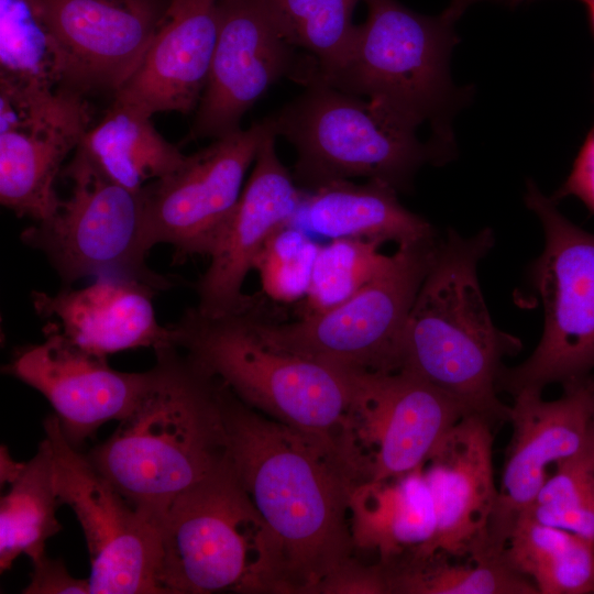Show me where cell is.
<instances>
[{
    "label": "cell",
    "mask_w": 594,
    "mask_h": 594,
    "mask_svg": "<svg viewBox=\"0 0 594 594\" xmlns=\"http://www.w3.org/2000/svg\"><path fill=\"white\" fill-rule=\"evenodd\" d=\"M220 405L229 460L271 538V593H318L352 560L360 477L339 451L254 410L222 382Z\"/></svg>",
    "instance_id": "6da1fadb"
},
{
    "label": "cell",
    "mask_w": 594,
    "mask_h": 594,
    "mask_svg": "<svg viewBox=\"0 0 594 594\" xmlns=\"http://www.w3.org/2000/svg\"><path fill=\"white\" fill-rule=\"evenodd\" d=\"M156 375L132 413L86 455L161 526L173 503L227 458L220 381L176 345L155 350Z\"/></svg>",
    "instance_id": "7a4b0ae2"
},
{
    "label": "cell",
    "mask_w": 594,
    "mask_h": 594,
    "mask_svg": "<svg viewBox=\"0 0 594 594\" xmlns=\"http://www.w3.org/2000/svg\"><path fill=\"white\" fill-rule=\"evenodd\" d=\"M494 244L486 228L464 238L449 230L409 312L398 371L410 373L453 398L466 415L493 427L508 422L510 406L497 396L502 361L521 349L495 327L477 277L479 262Z\"/></svg>",
    "instance_id": "3957f363"
},
{
    "label": "cell",
    "mask_w": 594,
    "mask_h": 594,
    "mask_svg": "<svg viewBox=\"0 0 594 594\" xmlns=\"http://www.w3.org/2000/svg\"><path fill=\"white\" fill-rule=\"evenodd\" d=\"M245 309L210 317L188 308L169 324L174 344L245 405L350 461L358 372L273 349Z\"/></svg>",
    "instance_id": "277c9868"
},
{
    "label": "cell",
    "mask_w": 594,
    "mask_h": 594,
    "mask_svg": "<svg viewBox=\"0 0 594 594\" xmlns=\"http://www.w3.org/2000/svg\"><path fill=\"white\" fill-rule=\"evenodd\" d=\"M305 86L300 96L264 119L275 136L295 147L292 174L301 189L364 177L407 191L421 165L447 156L433 142L421 143L415 129L367 99L331 86L317 72Z\"/></svg>",
    "instance_id": "5b68a950"
},
{
    "label": "cell",
    "mask_w": 594,
    "mask_h": 594,
    "mask_svg": "<svg viewBox=\"0 0 594 594\" xmlns=\"http://www.w3.org/2000/svg\"><path fill=\"white\" fill-rule=\"evenodd\" d=\"M366 20L350 52L328 79L331 86L369 101L417 129L430 122L435 142L448 152L447 120L455 92L449 59L458 36L446 14L415 12L397 0H362Z\"/></svg>",
    "instance_id": "8992f818"
},
{
    "label": "cell",
    "mask_w": 594,
    "mask_h": 594,
    "mask_svg": "<svg viewBox=\"0 0 594 594\" xmlns=\"http://www.w3.org/2000/svg\"><path fill=\"white\" fill-rule=\"evenodd\" d=\"M160 532L164 594L271 593L268 530L228 453L173 503Z\"/></svg>",
    "instance_id": "52a82bcc"
},
{
    "label": "cell",
    "mask_w": 594,
    "mask_h": 594,
    "mask_svg": "<svg viewBox=\"0 0 594 594\" xmlns=\"http://www.w3.org/2000/svg\"><path fill=\"white\" fill-rule=\"evenodd\" d=\"M439 238L399 245L388 264L350 298L296 321L245 309L268 346L353 372H397L404 329L437 254Z\"/></svg>",
    "instance_id": "ba28073f"
},
{
    "label": "cell",
    "mask_w": 594,
    "mask_h": 594,
    "mask_svg": "<svg viewBox=\"0 0 594 594\" xmlns=\"http://www.w3.org/2000/svg\"><path fill=\"white\" fill-rule=\"evenodd\" d=\"M539 218L544 246L532 280L544 310L540 341L530 356L504 367L497 388L512 396L587 376L594 370V234L568 220L532 182L525 196Z\"/></svg>",
    "instance_id": "9c48e42d"
},
{
    "label": "cell",
    "mask_w": 594,
    "mask_h": 594,
    "mask_svg": "<svg viewBox=\"0 0 594 594\" xmlns=\"http://www.w3.org/2000/svg\"><path fill=\"white\" fill-rule=\"evenodd\" d=\"M70 195L54 216L21 233L24 244L41 251L63 285L88 276H122L156 290L170 288L169 278L146 265L141 193L107 177L78 146L62 170Z\"/></svg>",
    "instance_id": "30bf717a"
},
{
    "label": "cell",
    "mask_w": 594,
    "mask_h": 594,
    "mask_svg": "<svg viewBox=\"0 0 594 594\" xmlns=\"http://www.w3.org/2000/svg\"><path fill=\"white\" fill-rule=\"evenodd\" d=\"M61 503L76 515L90 556V594H164L160 527L136 509L62 432L43 421Z\"/></svg>",
    "instance_id": "8fae6325"
},
{
    "label": "cell",
    "mask_w": 594,
    "mask_h": 594,
    "mask_svg": "<svg viewBox=\"0 0 594 594\" xmlns=\"http://www.w3.org/2000/svg\"><path fill=\"white\" fill-rule=\"evenodd\" d=\"M268 131L263 120L216 139L187 155L173 173L147 184L141 191L146 249L169 244L178 260L210 256Z\"/></svg>",
    "instance_id": "7c38bea8"
},
{
    "label": "cell",
    "mask_w": 594,
    "mask_h": 594,
    "mask_svg": "<svg viewBox=\"0 0 594 594\" xmlns=\"http://www.w3.org/2000/svg\"><path fill=\"white\" fill-rule=\"evenodd\" d=\"M263 0H219V31L191 139L240 130L243 114L279 78L306 84L316 61L296 58Z\"/></svg>",
    "instance_id": "4fadbf2b"
},
{
    "label": "cell",
    "mask_w": 594,
    "mask_h": 594,
    "mask_svg": "<svg viewBox=\"0 0 594 594\" xmlns=\"http://www.w3.org/2000/svg\"><path fill=\"white\" fill-rule=\"evenodd\" d=\"M465 415L453 398L410 373L358 372L353 444L364 482L397 477L421 466Z\"/></svg>",
    "instance_id": "5bb4252c"
},
{
    "label": "cell",
    "mask_w": 594,
    "mask_h": 594,
    "mask_svg": "<svg viewBox=\"0 0 594 594\" xmlns=\"http://www.w3.org/2000/svg\"><path fill=\"white\" fill-rule=\"evenodd\" d=\"M513 398V433L488 534L490 548L497 554L504 553L515 521L549 477V468L583 450L594 433L592 374L563 384L562 396L554 400H544L536 391Z\"/></svg>",
    "instance_id": "9a60e30c"
},
{
    "label": "cell",
    "mask_w": 594,
    "mask_h": 594,
    "mask_svg": "<svg viewBox=\"0 0 594 594\" xmlns=\"http://www.w3.org/2000/svg\"><path fill=\"white\" fill-rule=\"evenodd\" d=\"M2 371L48 400L63 435L77 449L103 424L128 417L156 375L155 367L117 371L107 358L80 349L51 326L42 343L15 351Z\"/></svg>",
    "instance_id": "2e32d148"
},
{
    "label": "cell",
    "mask_w": 594,
    "mask_h": 594,
    "mask_svg": "<svg viewBox=\"0 0 594 594\" xmlns=\"http://www.w3.org/2000/svg\"><path fill=\"white\" fill-rule=\"evenodd\" d=\"M275 139L271 130L263 139L252 173L197 284L195 308L202 315L223 316L252 302L242 292L246 275L268 239L293 222L305 198L276 153Z\"/></svg>",
    "instance_id": "e0dca14e"
},
{
    "label": "cell",
    "mask_w": 594,
    "mask_h": 594,
    "mask_svg": "<svg viewBox=\"0 0 594 594\" xmlns=\"http://www.w3.org/2000/svg\"><path fill=\"white\" fill-rule=\"evenodd\" d=\"M493 426L475 415L460 418L422 464L436 531L418 552L502 556L490 548V526L498 486L494 481Z\"/></svg>",
    "instance_id": "ac0fdd59"
},
{
    "label": "cell",
    "mask_w": 594,
    "mask_h": 594,
    "mask_svg": "<svg viewBox=\"0 0 594 594\" xmlns=\"http://www.w3.org/2000/svg\"><path fill=\"white\" fill-rule=\"evenodd\" d=\"M68 64V87L114 92L141 64L162 16L148 0H40Z\"/></svg>",
    "instance_id": "d6986e66"
},
{
    "label": "cell",
    "mask_w": 594,
    "mask_h": 594,
    "mask_svg": "<svg viewBox=\"0 0 594 594\" xmlns=\"http://www.w3.org/2000/svg\"><path fill=\"white\" fill-rule=\"evenodd\" d=\"M219 31V0H169L135 72L114 102L150 117L199 105Z\"/></svg>",
    "instance_id": "ffe728a7"
},
{
    "label": "cell",
    "mask_w": 594,
    "mask_h": 594,
    "mask_svg": "<svg viewBox=\"0 0 594 594\" xmlns=\"http://www.w3.org/2000/svg\"><path fill=\"white\" fill-rule=\"evenodd\" d=\"M88 125L89 109L82 94L59 88L22 124L1 132V205L34 222L52 218L62 202L54 187L56 177Z\"/></svg>",
    "instance_id": "44dd1931"
},
{
    "label": "cell",
    "mask_w": 594,
    "mask_h": 594,
    "mask_svg": "<svg viewBox=\"0 0 594 594\" xmlns=\"http://www.w3.org/2000/svg\"><path fill=\"white\" fill-rule=\"evenodd\" d=\"M154 287L122 276H99L87 287L55 295L33 292L38 316L80 349L107 358L136 349L175 345L170 326H162L152 304Z\"/></svg>",
    "instance_id": "7402d4cb"
},
{
    "label": "cell",
    "mask_w": 594,
    "mask_h": 594,
    "mask_svg": "<svg viewBox=\"0 0 594 594\" xmlns=\"http://www.w3.org/2000/svg\"><path fill=\"white\" fill-rule=\"evenodd\" d=\"M398 191L381 180H338L305 198L290 224L333 239L393 241L399 245L438 238L431 223L404 207Z\"/></svg>",
    "instance_id": "603a6c76"
},
{
    "label": "cell",
    "mask_w": 594,
    "mask_h": 594,
    "mask_svg": "<svg viewBox=\"0 0 594 594\" xmlns=\"http://www.w3.org/2000/svg\"><path fill=\"white\" fill-rule=\"evenodd\" d=\"M355 546L376 549L381 561L427 544L436 531L422 465L397 477L360 484L351 501Z\"/></svg>",
    "instance_id": "cb8c5ba5"
},
{
    "label": "cell",
    "mask_w": 594,
    "mask_h": 594,
    "mask_svg": "<svg viewBox=\"0 0 594 594\" xmlns=\"http://www.w3.org/2000/svg\"><path fill=\"white\" fill-rule=\"evenodd\" d=\"M78 146L107 177L133 193L173 173L187 156L156 131L150 116L118 102Z\"/></svg>",
    "instance_id": "d4e9b609"
},
{
    "label": "cell",
    "mask_w": 594,
    "mask_h": 594,
    "mask_svg": "<svg viewBox=\"0 0 594 594\" xmlns=\"http://www.w3.org/2000/svg\"><path fill=\"white\" fill-rule=\"evenodd\" d=\"M387 593L538 594L503 556L404 551L380 562Z\"/></svg>",
    "instance_id": "484cf974"
},
{
    "label": "cell",
    "mask_w": 594,
    "mask_h": 594,
    "mask_svg": "<svg viewBox=\"0 0 594 594\" xmlns=\"http://www.w3.org/2000/svg\"><path fill=\"white\" fill-rule=\"evenodd\" d=\"M508 565L538 594L594 593V541L522 512L504 548Z\"/></svg>",
    "instance_id": "4316f807"
},
{
    "label": "cell",
    "mask_w": 594,
    "mask_h": 594,
    "mask_svg": "<svg viewBox=\"0 0 594 594\" xmlns=\"http://www.w3.org/2000/svg\"><path fill=\"white\" fill-rule=\"evenodd\" d=\"M51 444L45 437L34 457L0 499V570L25 554L33 562L45 554L46 541L62 530Z\"/></svg>",
    "instance_id": "83f0119b"
},
{
    "label": "cell",
    "mask_w": 594,
    "mask_h": 594,
    "mask_svg": "<svg viewBox=\"0 0 594 594\" xmlns=\"http://www.w3.org/2000/svg\"><path fill=\"white\" fill-rule=\"evenodd\" d=\"M0 78L69 89L67 58L40 0H0Z\"/></svg>",
    "instance_id": "f1b7e54d"
},
{
    "label": "cell",
    "mask_w": 594,
    "mask_h": 594,
    "mask_svg": "<svg viewBox=\"0 0 594 594\" xmlns=\"http://www.w3.org/2000/svg\"><path fill=\"white\" fill-rule=\"evenodd\" d=\"M360 0H263L285 40L306 50L321 79L331 77L345 61L358 25L352 21Z\"/></svg>",
    "instance_id": "f546056e"
},
{
    "label": "cell",
    "mask_w": 594,
    "mask_h": 594,
    "mask_svg": "<svg viewBox=\"0 0 594 594\" xmlns=\"http://www.w3.org/2000/svg\"><path fill=\"white\" fill-rule=\"evenodd\" d=\"M380 245L361 239H333L320 245L300 317L340 305L375 277L391 260Z\"/></svg>",
    "instance_id": "4dcf8cb0"
},
{
    "label": "cell",
    "mask_w": 594,
    "mask_h": 594,
    "mask_svg": "<svg viewBox=\"0 0 594 594\" xmlns=\"http://www.w3.org/2000/svg\"><path fill=\"white\" fill-rule=\"evenodd\" d=\"M525 512L594 541V433L583 450L554 465Z\"/></svg>",
    "instance_id": "1f68e13d"
},
{
    "label": "cell",
    "mask_w": 594,
    "mask_h": 594,
    "mask_svg": "<svg viewBox=\"0 0 594 594\" xmlns=\"http://www.w3.org/2000/svg\"><path fill=\"white\" fill-rule=\"evenodd\" d=\"M319 246L306 231L287 224L265 243L255 260L262 288L274 300L302 299L308 290Z\"/></svg>",
    "instance_id": "d6a6232c"
},
{
    "label": "cell",
    "mask_w": 594,
    "mask_h": 594,
    "mask_svg": "<svg viewBox=\"0 0 594 594\" xmlns=\"http://www.w3.org/2000/svg\"><path fill=\"white\" fill-rule=\"evenodd\" d=\"M30 582L23 588L24 594H90L89 580L73 576L61 559L45 554L32 562Z\"/></svg>",
    "instance_id": "836d02e7"
},
{
    "label": "cell",
    "mask_w": 594,
    "mask_h": 594,
    "mask_svg": "<svg viewBox=\"0 0 594 594\" xmlns=\"http://www.w3.org/2000/svg\"><path fill=\"white\" fill-rule=\"evenodd\" d=\"M318 593H387L381 564L362 566L352 560L330 575Z\"/></svg>",
    "instance_id": "e575fe53"
},
{
    "label": "cell",
    "mask_w": 594,
    "mask_h": 594,
    "mask_svg": "<svg viewBox=\"0 0 594 594\" xmlns=\"http://www.w3.org/2000/svg\"><path fill=\"white\" fill-rule=\"evenodd\" d=\"M566 196L578 197L594 212V127L582 144L568 178L552 199L557 201Z\"/></svg>",
    "instance_id": "d590c367"
},
{
    "label": "cell",
    "mask_w": 594,
    "mask_h": 594,
    "mask_svg": "<svg viewBox=\"0 0 594 594\" xmlns=\"http://www.w3.org/2000/svg\"><path fill=\"white\" fill-rule=\"evenodd\" d=\"M24 463H19L14 461L9 451L8 448L4 446H1L0 450V479H1V485L3 484L9 485L11 482H13L18 475L20 474L21 470L24 466Z\"/></svg>",
    "instance_id": "8d00e7d4"
},
{
    "label": "cell",
    "mask_w": 594,
    "mask_h": 594,
    "mask_svg": "<svg viewBox=\"0 0 594 594\" xmlns=\"http://www.w3.org/2000/svg\"><path fill=\"white\" fill-rule=\"evenodd\" d=\"M477 1L481 0H452L442 13L455 22L469 6Z\"/></svg>",
    "instance_id": "74e56055"
},
{
    "label": "cell",
    "mask_w": 594,
    "mask_h": 594,
    "mask_svg": "<svg viewBox=\"0 0 594 594\" xmlns=\"http://www.w3.org/2000/svg\"><path fill=\"white\" fill-rule=\"evenodd\" d=\"M585 7L588 16L590 26L594 34V0H581Z\"/></svg>",
    "instance_id": "f35d334b"
},
{
    "label": "cell",
    "mask_w": 594,
    "mask_h": 594,
    "mask_svg": "<svg viewBox=\"0 0 594 594\" xmlns=\"http://www.w3.org/2000/svg\"><path fill=\"white\" fill-rule=\"evenodd\" d=\"M509 4H516V3H519L524 0H506Z\"/></svg>",
    "instance_id": "ab89813d"
},
{
    "label": "cell",
    "mask_w": 594,
    "mask_h": 594,
    "mask_svg": "<svg viewBox=\"0 0 594 594\" xmlns=\"http://www.w3.org/2000/svg\"><path fill=\"white\" fill-rule=\"evenodd\" d=\"M593 429H594V415H593Z\"/></svg>",
    "instance_id": "60d3db41"
}]
</instances>
